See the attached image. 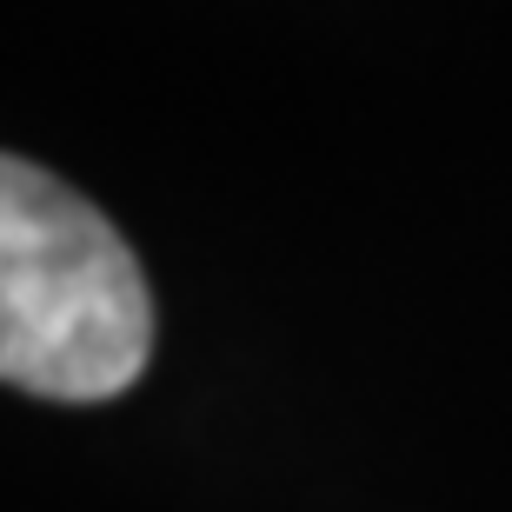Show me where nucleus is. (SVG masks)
<instances>
[{
	"mask_svg": "<svg viewBox=\"0 0 512 512\" xmlns=\"http://www.w3.org/2000/svg\"><path fill=\"white\" fill-rule=\"evenodd\" d=\"M153 293L114 220L47 167L0 153V380L94 406L140 380Z\"/></svg>",
	"mask_w": 512,
	"mask_h": 512,
	"instance_id": "1",
	"label": "nucleus"
}]
</instances>
